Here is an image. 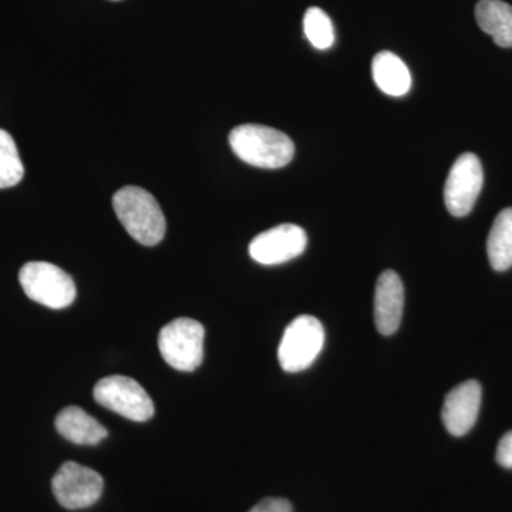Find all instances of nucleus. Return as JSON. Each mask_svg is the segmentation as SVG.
I'll use <instances>...</instances> for the list:
<instances>
[{
  "label": "nucleus",
  "mask_w": 512,
  "mask_h": 512,
  "mask_svg": "<svg viewBox=\"0 0 512 512\" xmlns=\"http://www.w3.org/2000/svg\"><path fill=\"white\" fill-rule=\"evenodd\" d=\"M487 254L495 271L504 272L512 266V208H505L495 218L487 239Z\"/></svg>",
  "instance_id": "2eb2a0df"
},
{
  "label": "nucleus",
  "mask_w": 512,
  "mask_h": 512,
  "mask_svg": "<svg viewBox=\"0 0 512 512\" xmlns=\"http://www.w3.org/2000/svg\"><path fill=\"white\" fill-rule=\"evenodd\" d=\"M308 245V237L301 227L282 224L256 235L249 245V255L262 265H281L298 258Z\"/></svg>",
  "instance_id": "1a4fd4ad"
},
{
  "label": "nucleus",
  "mask_w": 512,
  "mask_h": 512,
  "mask_svg": "<svg viewBox=\"0 0 512 512\" xmlns=\"http://www.w3.org/2000/svg\"><path fill=\"white\" fill-rule=\"evenodd\" d=\"M25 167L18 147L8 131L0 130V190L15 187L22 181Z\"/></svg>",
  "instance_id": "dca6fc26"
},
{
  "label": "nucleus",
  "mask_w": 512,
  "mask_h": 512,
  "mask_svg": "<svg viewBox=\"0 0 512 512\" xmlns=\"http://www.w3.org/2000/svg\"><path fill=\"white\" fill-rule=\"evenodd\" d=\"M205 329L197 320L178 318L158 335V349L167 365L180 372H194L204 359Z\"/></svg>",
  "instance_id": "20e7f679"
},
{
  "label": "nucleus",
  "mask_w": 512,
  "mask_h": 512,
  "mask_svg": "<svg viewBox=\"0 0 512 512\" xmlns=\"http://www.w3.org/2000/svg\"><path fill=\"white\" fill-rule=\"evenodd\" d=\"M306 39L318 50H328L335 43L332 20L320 8H309L303 16Z\"/></svg>",
  "instance_id": "f3484780"
},
{
  "label": "nucleus",
  "mask_w": 512,
  "mask_h": 512,
  "mask_svg": "<svg viewBox=\"0 0 512 512\" xmlns=\"http://www.w3.org/2000/svg\"><path fill=\"white\" fill-rule=\"evenodd\" d=\"M373 80L387 96L402 97L412 87V74L409 67L392 52H380L373 57Z\"/></svg>",
  "instance_id": "ddd939ff"
},
{
  "label": "nucleus",
  "mask_w": 512,
  "mask_h": 512,
  "mask_svg": "<svg viewBox=\"0 0 512 512\" xmlns=\"http://www.w3.org/2000/svg\"><path fill=\"white\" fill-rule=\"evenodd\" d=\"M229 144L239 160L258 168L285 167L295 156L291 138L261 124H242L229 134Z\"/></svg>",
  "instance_id": "f257e3e1"
},
{
  "label": "nucleus",
  "mask_w": 512,
  "mask_h": 512,
  "mask_svg": "<svg viewBox=\"0 0 512 512\" xmlns=\"http://www.w3.org/2000/svg\"><path fill=\"white\" fill-rule=\"evenodd\" d=\"M94 400L111 412L131 421H147L154 416V403L141 384L131 377L107 376L97 382Z\"/></svg>",
  "instance_id": "423d86ee"
},
{
  "label": "nucleus",
  "mask_w": 512,
  "mask_h": 512,
  "mask_svg": "<svg viewBox=\"0 0 512 512\" xmlns=\"http://www.w3.org/2000/svg\"><path fill=\"white\" fill-rule=\"evenodd\" d=\"M55 426L60 436L79 446H94L109 434L106 427L77 406L66 407L57 414Z\"/></svg>",
  "instance_id": "f8f14e48"
},
{
  "label": "nucleus",
  "mask_w": 512,
  "mask_h": 512,
  "mask_svg": "<svg viewBox=\"0 0 512 512\" xmlns=\"http://www.w3.org/2000/svg\"><path fill=\"white\" fill-rule=\"evenodd\" d=\"M19 282L29 299L50 309H63L76 299L72 276L49 262H28L19 272Z\"/></svg>",
  "instance_id": "7ed1b4c3"
},
{
  "label": "nucleus",
  "mask_w": 512,
  "mask_h": 512,
  "mask_svg": "<svg viewBox=\"0 0 512 512\" xmlns=\"http://www.w3.org/2000/svg\"><path fill=\"white\" fill-rule=\"evenodd\" d=\"M483 165L476 154L466 153L457 158L444 187V202L454 217H466L473 210L483 188Z\"/></svg>",
  "instance_id": "6e6552de"
},
{
  "label": "nucleus",
  "mask_w": 512,
  "mask_h": 512,
  "mask_svg": "<svg viewBox=\"0 0 512 512\" xmlns=\"http://www.w3.org/2000/svg\"><path fill=\"white\" fill-rule=\"evenodd\" d=\"M481 396L483 389L477 380L458 384L447 394L441 417L448 433L461 437L473 429L480 413Z\"/></svg>",
  "instance_id": "9d476101"
},
{
  "label": "nucleus",
  "mask_w": 512,
  "mask_h": 512,
  "mask_svg": "<svg viewBox=\"0 0 512 512\" xmlns=\"http://www.w3.org/2000/svg\"><path fill=\"white\" fill-rule=\"evenodd\" d=\"M113 208L131 238L141 245L154 247L163 241L165 218L160 204L150 192L140 187H124L113 197Z\"/></svg>",
  "instance_id": "f03ea898"
},
{
  "label": "nucleus",
  "mask_w": 512,
  "mask_h": 512,
  "mask_svg": "<svg viewBox=\"0 0 512 512\" xmlns=\"http://www.w3.org/2000/svg\"><path fill=\"white\" fill-rule=\"evenodd\" d=\"M249 512H292V505L285 498H265Z\"/></svg>",
  "instance_id": "6ab92c4d"
},
{
  "label": "nucleus",
  "mask_w": 512,
  "mask_h": 512,
  "mask_svg": "<svg viewBox=\"0 0 512 512\" xmlns=\"http://www.w3.org/2000/svg\"><path fill=\"white\" fill-rule=\"evenodd\" d=\"M116 2H117V0H116Z\"/></svg>",
  "instance_id": "aec40b11"
},
{
  "label": "nucleus",
  "mask_w": 512,
  "mask_h": 512,
  "mask_svg": "<svg viewBox=\"0 0 512 512\" xmlns=\"http://www.w3.org/2000/svg\"><path fill=\"white\" fill-rule=\"evenodd\" d=\"M478 26L493 37L495 45L512 47V6L503 0H480L477 3Z\"/></svg>",
  "instance_id": "4468645a"
},
{
  "label": "nucleus",
  "mask_w": 512,
  "mask_h": 512,
  "mask_svg": "<svg viewBox=\"0 0 512 512\" xmlns=\"http://www.w3.org/2000/svg\"><path fill=\"white\" fill-rule=\"evenodd\" d=\"M404 286L394 271H384L377 279L375 325L384 336L393 335L403 318Z\"/></svg>",
  "instance_id": "9b49d317"
},
{
  "label": "nucleus",
  "mask_w": 512,
  "mask_h": 512,
  "mask_svg": "<svg viewBox=\"0 0 512 512\" xmlns=\"http://www.w3.org/2000/svg\"><path fill=\"white\" fill-rule=\"evenodd\" d=\"M325 343V329L319 319L303 315L293 319L279 343V365L288 373L303 372L315 362Z\"/></svg>",
  "instance_id": "39448f33"
},
{
  "label": "nucleus",
  "mask_w": 512,
  "mask_h": 512,
  "mask_svg": "<svg viewBox=\"0 0 512 512\" xmlns=\"http://www.w3.org/2000/svg\"><path fill=\"white\" fill-rule=\"evenodd\" d=\"M495 458L501 467L512 468V431L505 433L503 439L498 443Z\"/></svg>",
  "instance_id": "a211bd4d"
},
{
  "label": "nucleus",
  "mask_w": 512,
  "mask_h": 512,
  "mask_svg": "<svg viewBox=\"0 0 512 512\" xmlns=\"http://www.w3.org/2000/svg\"><path fill=\"white\" fill-rule=\"evenodd\" d=\"M104 481L97 471L67 461L52 480L56 500L67 510L92 507L103 494Z\"/></svg>",
  "instance_id": "0eeeda50"
}]
</instances>
